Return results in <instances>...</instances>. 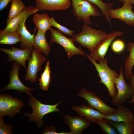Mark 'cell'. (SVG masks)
I'll list each match as a JSON object with an SVG mask.
<instances>
[{"instance_id":"obj_1","label":"cell","mask_w":134,"mask_h":134,"mask_svg":"<svg viewBox=\"0 0 134 134\" xmlns=\"http://www.w3.org/2000/svg\"><path fill=\"white\" fill-rule=\"evenodd\" d=\"M87 58L95 66L98 72L100 79L99 83L104 84L108 91L109 96L112 98L116 95L117 91L115 85L116 79L119 75V73L111 69L107 64V58H104L98 63L92 59L88 55H86Z\"/></svg>"},{"instance_id":"obj_2","label":"cell","mask_w":134,"mask_h":134,"mask_svg":"<svg viewBox=\"0 0 134 134\" xmlns=\"http://www.w3.org/2000/svg\"><path fill=\"white\" fill-rule=\"evenodd\" d=\"M84 22L80 33L74 34L72 39L80 45L88 49L90 52L108 35L102 30L93 29Z\"/></svg>"},{"instance_id":"obj_3","label":"cell","mask_w":134,"mask_h":134,"mask_svg":"<svg viewBox=\"0 0 134 134\" xmlns=\"http://www.w3.org/2000/svg\"><path fill=\"white\" fill-rule=\"evenodd\" d=\"M29 96V105L32 108L33 112L31 114L26 112L24 113V114L25 116L28 117L29 122H35L38 129H39L43 125V124L44 121L42 120L43 116L54 112H60V110L57 108V106L63 100L55 104L49 105L42 103L32 94Z\"/></svg>"},{"instance_id":"obj_4","label":"cell","mask_w":134,"mask_h":134,"mask_svg":"<svg viewBox=\"0 0 134 134\" xmlns=\"http://www.w3.org/2000/svg\"><path fill=\"white\" fill-rule=\"evenodd\" d=\"M73 14L78 21H83L88 24L92 23L90 20L92 16L94 17L101 15L95 5L88 0H71Z\"/></svg>"},{"instance_id":"obj_5","label":"cell","mask_w":134,"mask_h":134,"mask_svg":"<svg viewBox=\"0 0 134 134\" xmlns=\"http://www.w3.org/2000/svg\"><path fill=\"white\" fill-rule=\"evenodd\" d=\"M124 68L120 65L119 77L116 79L115 85L117 90L116 95L112 98L111 101L116 106L125 103L134 95V89L126 82L123 75Z\"/></svg>"},{"instance_id":"obj_6","label":"cell","mask_w":134,"mask_h":134,"mask_svg":"<svg viewBox=\"0 0 134 134\" xmlns=\"http://www.w3.org/2000/svg\"><path fill=\"white\" fill-rule=\"evenodd\" d=\"M49 30L51 35L50 45L54 42L62 46L67 53L68 59L76 54L83 56L86 55L83 51L75 46L71 38L66 37L58 30L54 29L51 27Z\"/></svg>"},{"instance_id":"obj_7","label":"cell","mask_w":134,"mask_h":134,"mask_svg":"<svg viewBox=\"0 0 134 134\" xmlns=\"http://www.w3.org/2000/svg\"><path fill=\"white\" fill-rule=\"evenodd\" d=\"M21 100L9 94H0V119L5 116L14 118L24 106Z\"/></svg>"},{"instance_id":"obj_8","label":"cell","mask_w":134,"mask_h":134,"mask_svg":"<svg viewBox=\"0 0 134 134\" xmlns=\"http://www.w3.org/2000/svg\"><path fill=\"white\" fill-rule=\"evenodd\" d=\"M47 59L41 52L33 49L28 60L26 73L24 76L25 80L32 83L36 82L37 72L41 70L42 66Z\"/></svg>"},{"instance_id":"obj_9","label":"cell","mask_w":134,"mask_h":134,"mask_svg":"<svg viewBox=\"0 0 134 134\" xmlns=\"http://www.w3.org/2000/svg\"><path fill=\"white\" fill-rule=\"evenodd\" d=\"M81 97L87 102L88 105L97 110L105 115L115 112L117 109L107 105L93 92H90L83 88L77 95Z\"/></svg>"},{"instance_id":"obj_10","label":"cell","mask_w":134,"mask_h":134,"mask_svg":"<svg viewBox=\"0 0 134 134\" xmlns=\"http://www.w3.org/2000/svg\"><path fill=\"white\" fill-rule=\"evenodd\" d=\"M21 66L20 65L15 61L13 63L12 68L9 75V82L6 86L1 89V91L12 90H17L18 94L23 92L29 96L32 94L31 92L34 90V88H30L26 86L21 82L19 78V72Z\"/></svg>"},{"instance_id":"obj_11","label":"cell","mask_w":134,"mask_h":134,"mask_svg":"<svg viewBox=\"0 0 134 134\" xmlns=\"http://www.w3.org/2000/svg\"><path fill=\"white\" fill-rule=\"evenodd\" d=\"M123 32L120 31H113L108 34L106 37L101 41L92 51L90 57L96 62L105 58L107 50L113 40L116 37L122 35Z\"/></svg>"},{"instance_id":"obj_12","label":"cell","mask_w":134,"mask_h":134,"mask_svg":"<svg viewBox=\"0 0 134 134\" xmlns=\"http://www.w3.org/2000/svg\"><path fill=\"white\" fill-rule=\"evenodd\" d=\"M123 5L121 7L110 9L108 11L110 18L117 19L130 26H134V13L132 9L133 4L130 2L123 1Z\"/></svg>"},{"instance_id":"obj_13","label":"cell","mask_w":134,"mask_h":134,"mask_svg":"<svg viewBox=\"0 0 134 134\" xmlns=\"http://www.w3.org/2000/svg\"><path fill=\"white\" fill-rule=\"evenodd\" d=\"M33 49L32 48L20 49L13 46L10 49L0 48V51L8 55V62L14 61L26 69H27L26 62L30 59Z\"/></svg>"},{"instance_id":"obj_14","label":"cell","mask_w":134,"mask_h":134,"mask_svg":"<svg viewBox=\"0 0 134 134\" xmlns=\"http://www.w3.org/2000/svg\"><path fill=\"white\" fill-rule=\"evenodd\" d=\"M63 115L64 121L69 127L71 134H81L84 130L90 125L91 122L81 115L73 117L68 115Z\"/></svg>"},{"instance_id":"obj_15","label":"cell","mask_w":134,"mask_h":134,"mask_svg":"<svg viewBox=\"0 0 134 134\" xmlns=\"http://www.w3.org/2000/svg\"><path fill=\"white\" fill-rule=\"evenodd\" d=\"M30 15V14H28L21 18L16 31L21 39L20 46L22 49L34 47V33L31 34L28 30L25 25L26 19Z\"/></svg>"},{"instance_id":"obj_16","label":"cell","mask_w":134,"mask_h":134,"mask_svg":"<svg viewBox=\"0 0 134 134\" xmlns=\"http://www.w3.org/2000/svg\"><path fill=\"white\" fill-rule=\"evenodd\" d=\"M36 7L39 10L55 11L68 9L71 4L70 0H35Z\"/></svg>"},{"instance_id":"obj_17","label":"cell","mask_w":134,"mask_h":134,"mask_svg":"<svg viewBox=\"0 0 134 134\" xmlns=\"http://www.w3.org/2000/svg\"><path fill=\"white\" fill-rule=\"evenodd\" d=\"M117 107L115 112L105 115L104 119L115 122H134L133 114L129 109L122 104Z\"/></svg>"},{"instance_id":"obj_18","label":"cell","mask_w":134,"mask_h":134,"mask_svg":"<svg viewBox=\"0 0 134 134\" xmlns=\"http://www.w3.org/2000/svg\"><path fill=\"white\" fill-rule=\"evenodd\" d=\"M39 10L37 7L30 5L25 6L22 11L14 18L6 19V25L5 28L2 31L7 33L16 32L20 20L23 16L28 14L33 15L39 11Z\"/></svg>"},{"instance_id":"obj_19","label":"cell","mask_w":134,"mask_h":134,"mask_svg":"<svg viewBox=\"0 0 134 134\" xmlns=\"http://www.w3.org/2000/svg\"><path fill=\"white\" fill-rule=\"evenodd\" d=\"M71 108L78 114L84 117L91 122L94 123L95 120L104 118V115L88 105L82 104L80 106H73Z\"/></svg>"},{"instance_id":"obj_20","label":"cell","mask_w":134,"mask_h":134,"mask_svg":"<svg viewBox=\"0 0 134 134\" xmlns=\"http://www.w3.org/2000/svg\"><path fill=\"white\" fill-rule=\"evenodd\" d=\"M46 32L38 29L34 36V47L37 51L48 56L50 53V46L48 44L45 36Z\"/></svg>"},{"instance_id":"obj_21","label":"cell","mask_w":134,"mask_h":134,"mask_svg":"<svg viewBox=\"0 0 134 134\" xmlns=\"http://www.w3.org/2000/svg\"><path fill=\"white\" fill-rule=\"evenodd\" d=\"M127 50L130 52V54L125 59L123 71L125 78L129 80L133 74L132 69L134 66V42H130L128 43Z\"/></svg>"},{"instance_id":"obj_22","label":"cell","mask_w":134,"mask_h":134,"mask_svg":"<svg viewBox=\"0 0 134 134\" xmlns=\"http://www.w3.org/2000/svg\"><path fill=\"white\" fill-rule=\"evenodd\" d=\"M50 19L47 13L39 14L35 13L33 15L32 20L38 29L46 32L51 27Z\"/></svg>"},{"instance_id":"obj_23","label":"cell","mask_w":134,"mask_h":134,"mask_svg":"<svg viewBox=\"0 0 134 134\" xmlns=\"http://www.w3.org/2000/svg\"><path fill=\"white\" fill-rule=\"evenodd\" d=\"M117 130L119 134H133L134 132V122H115L104 119Z\"/></svg>"},{"instance_id":"obj_24","label":"cell","mask_w":134,"mask_h":134,"mask_svg":"<svg viewBox=\"0 0 134 134\" xmlns=\"http://www.w3.org/2000/svg\"><path fill=\"white\" fill-rule=\"evenodd\" d=\"M50 62L48 60L46 62L43 72L41 74L39 78L38 85L40 89L43 90H48L51 82L50 68Z\"/></svg>"},{"instance_id":"obj_25","label":"cell","mask_w":134,"mask_h":134,"mask_svg":"<svg viewBox=\"0 0 134 134\" xmlns=\"http://www.w3.org/2000/svg\"><path fill=\"white\" fill-rule=\"evenodd\" d=\"M21 39L18 33L4 32L0 31V44L12 45L20 42Z\"/></svg>"},{"instance_id":"obj_26","label":"cell","mask_w":134,"mask_h":134,"mask_svg":"<svg viewBox=\"0 0 134 134\" xmlns=\"http://www.w3.org/2000/svg\"><path fill=\"white\" fill-rule=\"evenodd\" d=\"M92 2L100 9L103 16L109 25H112L111 20L108 14V11L111 9L114 5V2L106 3L103 2L102 0H88Z\"/></svg>"},{"instance_id":"obj_27","label":"cell","mask_w":134,"mask_h":134,"mask_svg":"<svg viewBox=\"0 0 134 134\" xmlns=\"http://www.w3.org/2000/svg\"><path fill=\"white\" fill-rule=\"evenodd\" d=\"M8 19H11L19 14L25 6L21 0H12Z\"/></svg>"},{"instance_id":"obj_28","label":"cell","mask_w":134,"mask_h":134,"mask_svg":"<svg viewBox=\"0 0 134 134\" xmlns=\"http://www.w3.org/2000/svg\"><path fill=\"white\" fill-rule=\"evenodd\" d=\"M95 122L101 128L102 133L105 134H117V131L114 128L104 119H96Z\"/></svg>"},{"instance_id":"obj_29","label":"cell","mask_w":134,"mask_h":134,"mask_svg":"<svg viewBox=\"0 0 134 134\" xmlns=\"http://www.w3.org/2000/svg\"><path fill=\"white\" fill-rule=\"evenodd\" d=\"M49 21L51 26L56 28L62 33L72 36H73L74 32L73 31L70 30L55 21L53 17H52L50 18Z\"/></svg>"},{"instance_id":"obj_30","label":"cell","mask_w":134,"mask_h":134,"mask_svg":"<svg viewBox=\"0 0 134 134\" xmlns=\"http://www.w3.org/2000/svg\"><path fill=\"white\" fill-rule=\"evenodd\" d=\"M125 47L124 41L120 39H117L112 42L111 46L112 51L116 53H119L123 51Z\"/></svg>"},{"instance_id":"obj_31","label":"cell","mask_w":134,"mask_h":134,"mask_svg":"<svg viewBox=\"0 0 134 134\" xmlns=\"http://www.w3.org/2000/svg\"><path fill=\"white\" fill-rule=\"evenodd\" d=\"M13 125L10 124H5L3 121H0V134H12Z\"/></svg>"},{"instance_id":"obj_32","label":"cell","mask_w":134,"mask_h":134,"mask_svg":"<svg viewBox=\"0 0 134 134\" xmlns=\"http://www.w3.org/2000/svg\"><path fill=\"white\" fill-rule=\"evenodd\" d=\"M42 134H71L69 133L63 132L58 133L57 132L55 127L53 125L50 126H46L45 127L44 130L42 133Z\"/></svg>"},{"instance_id":"obj_33","label":"cell","mask_w":134,"mask_h":134,"mask_svg":"<svg viewBox=\"0 0 134 134\" xmlns=\"http://www.w3.org/2000/svg\"><path fill=\"white\" fill-rule=\"evenodd\" d=\"M12 0H0V11L3 10Z\"/></svg>"},{"instance_id":"obj_34","label":"cell","mask_w":134,"mask_h":134,"mask_svg":"<svg viewBox=\"0 0 134 134\" xmlns=\"http://www.w3.org/2000/svg\"><path fill=\"white\" fill-rule=\"evenodd\" d=\"M128 84L134 89V74L129 80Z\"/></svg>"},{"instance_id":"obj_35","label":"cell","mask_w":134,"mask_h":134,"mask_svg":"<svg viewBox=\"0 0 134 134\" xmlns=\"http://www.w3.org/2000/svg\"><path fill=\"white\" fill-rule=\"evenodd\" d=\"M134 103V95L131 98V99L127 102V103Z\"/></svg>"},{"instance_id":"obj_36","label":"cell","mask_w":134,"mask_h":134,"mask_svg":"<svg viewBox=\"0 0 134 134\" xmlns=\"http://www.w3.org/2000/svg\"><path fill=\"white\" fill-rule=\"evenodd\" d=\"M119 1H129L131 3H132L134 5V0H117Z\"/></svg>"}]
</instances>
